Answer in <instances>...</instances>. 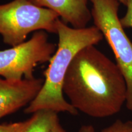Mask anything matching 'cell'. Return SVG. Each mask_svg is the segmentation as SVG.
Masks as SVG:
<instances>
[{
	"mask_svg": "<svg viewBox=\"0 0 132 132\" xmlns=\"http://www.w3.org/2000/svg\"><path fill=\"white\" fill-rule=\"evenodd\" d=\"M92 19L114 54L127 87L125 105L132 112V42L119 17L118 0H90Z\"/></svg>",
	"mask_w": 132,
	"mask_h": 132,
	"instance_id": "obj_4",
	"label": "cell"
},
{
	"mask_svg": "<svg viewBox=\"0 0 132 132\" xmlns=\"http://www.w3.org/2000/svg\"><path fill=\"white\" fill-rule=\"evenodd\" d=\"M127 11L120 20V23L124 28H132V0H127Z\"/></svg>",
	"mask_w": 132,
	"mask_h": 132,
	"instance_id": "obj_10",
	"label": "cell"
},
{
	"mask_svg": "<svg viewBox=\"0 0 132 132\" xmlns=\"http://www.w3.org/2000/svg\"><path fill=\"white\" fill-rule=\"evenodd\" d=\"M39 7L55 12L59 19L75 28H83L92 19L90 0H29Z\"/></svg>",
	"mask_w": 132,
	"mask_h": 132,
	"instance_id": "obj_7",
	"label": "cell"
},
{
	"mask_svg": "<svg viewBox=\"0 0 132 132\" xmlns=\"http://www.w3.org/2000/svg\"><path fill=\"white\" fill-rule=\"evenodd\" d=\"M53 132H65V130L63 129V128L61 126V125L59 124L56 127V128H54L53 131Z\"/></svg>",
	"mask_w": 132,
	"mask_h": 132,
	"instance_id": "obj_13",
	"label": "cell"
},
{
	"mask_svg": "<svg viewBox=\"0 0 132 132\" xmlns=\"http://www.w3.org/2000/svg\"><path fill=\"white\" fill-rule=\"evenodd\" d=\"M101 132H132V121L117 119Z\"/></svg>",
	"mask_w": 132,
	"mask_h": 132,
	"instance_id": "obj_9",
	"label": "cell"
},
{
	"mask_svg": "<svg viewBox=\"0 0 132 132\" xmlns=\"http://www.w3.org/2000/svg\"><path fill=\"white\" fill-rule=\"evenodd\" d=\"M44 80H9L0 77V119L30 103L42 88Z\"/></svg>",
	"mask_w": 132,
	"mask_h": 132,
	"instance_id": "obj_6",
	"label": "cell"
},
{
	"mask_svg": "<svg viewBox=\"0 0 132 132\" xmlns=\"http://www.w3.org/2000/svg\"><path fill=\"white\" fill-rule=\"evenodd\" d=\"M78 132H95L94 127L91 125H83L80 128Z\"/></svg>",
	"mask_w": 132,
	"mask_h": 132,
	"instance_id": "obj_12",
	"label": "cell"
},
{
	"mask_svg": "<svg viewBox=\"0 0 132 132\" xmlns=\"http://www.w3.org/2000/svg\"><path fill=\"white\" fill-rule=\"evenodd\" d=\"M57 48L44 72V82L40 92L24 110L27 114L40 110L67 112L77 115L76 110L63 95V84L70 64L77 54L84 48L95 45L104 39L103 35L94 25L83 28L69 26L60 19L57 21Z\"/></svg>",
	"mask_w": 132,
	"mask_h": 132,
	"instance_id": "obj_2",
	"label": "cell"
},
{
	"mask_svg": "<svg viewBox=\"0 0 132 132\" xmlns=\"http://www.w3.org/2000/svg\"><path fill=\"white\" fill-rule=\"evenodd\" d=\"M24 125L23 122L0 124V132H19Z\"/></svg>",
	"mask_w": 132,
	"mask_h": 132,
	"instance_id": "obj_11",
	"label": "cell"
},
{
	"mask_svg": "<svg viewBox=\"0 0 132 132\" xmlns=\"http://www.w3.org/2000/svg\"><path fill=\"white\" fill-rule=\"evenodd\" d=\"M56 50L46 31H36L29 40L0 50V77L14 81L34 78L36 67L49 62Z\"/></svg>",
	"mask_w": 132,
	"mask_h": 132,
	"instance_id": "obj_5",
	"label": "cell"
},
{
	"mask_svg": "<svg viewBox=\"0 0 132 132\" xmlns=\"http://www.w3.org/2000/svg\"><path fill=\"white\" fill-rule=\"evenodd\" d=\"M59 16L29 0H12L0 4V36L14 47L25 42L30 33L39 31L56 34Z\"/></svg>",
	"mask_w": 132,
	"mask_h": 132,
	"instance_id": "obj_3",
	"label": "cell"
},
{
	"mask_svg": "<svg viewBox=\"0 0 132 132\" xmlns=\"http://www.w3.org/2000/svg\"><path fill=\"white\" fill-rule=\"evenodd\" d=\"M63 93L78 111L94 118L118 113L126 102L127 87L116 63L95 45L80 50L69 65Z\"/></svg>",
	"mask_w": 132,
	"mask_h": 132,
	"instance_id": "obj_1",
	"label": "cell"
},
{
	"mask_svg": "<svg viewBox=\"0 0 132 132\" xmlns=\"http://www.w3.org/2000/svg\"><path fill=\"white\" fill-rule=\"evenodd\" d=\"M32 114L19 132H53L59 123L57 113L53 110H40Z\"/></svg>",
	"mask_w": 132,
	"mask_h": 132,
	"instance_id": "obj_8",
	"label": "cell"
},
{
	"mask_svg": "<svg viewBox=\"0 0 132 132\" xmlns=\"http://www.w3.org/2000/svg\"><path fill=\"white\" fill-rule=\"evenodd\" d=\"M118 1H119L120 3L124 5V6H126L127 3V0H118Z\"/></svg>",
	"mask_w": 132,
	"mask_h": 132,
	"instance_id": "obj_14",
	"label": "cell"
}]
</instances>
